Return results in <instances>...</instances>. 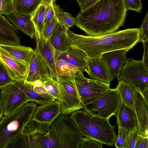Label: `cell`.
<instances>
[{
  "instance_id": "cell-1",
  "label": "cell",
  "mask_w": 148,
  "mask_h": 148,
  "mask_svg": "<svg viewBox=\"0 0 148 148\" xmlns=\"http://www.w3.org/2000/svg\"><path fill=\"white\" fill-rule=\"evenodd\" d=\"M127 11L124 0H99L79 13L75 25L88 36L110 34L124 25Z\"/></svg>"
},
{
  "instance_id": "cell-2",
  "label": "cell",
  "mask_w": 148,
  "mask_h": 148,
  "mask_svg": "<svg viewBox=\"0 0 148 148\" xmlns=\"http://www.w3.org/2000/svg\"><path fill=\"white\" fill-rule=\"evenodd\" d=\"M68 33L72 45L83 51L88 58L100 57L105 53L117 50L129 51L140 42V27L98 36L78 34L69 29Z\"/></svg>"
},
{
  "instance_id": "cell-3",
  "label": "cell",
  "mask_w": 148,
  "mask_h": 148,
  "mask_svg": "<svg viewBox=\"0 0 148 148\" xmlns=\"http://www.w3.org/2000/svg\"><path fill=\"white\" fill-rule=\"evenodd\" d=\"M70 116L83 136L108 146L114 145L117 137L115 132L116 125L110 124V119L91 115L84 110L75 111Z\"/></svg>"
},
{
  "instance_id": "cell-4",
  "label": "cell",
  "mask_w": 148,
  "mask_h": 148,
  "mask_svg": "<svg viewBox=\"0 0 148 148\" xmlns=\"http://www.w3.org/2000/svg\"><path fill=\"white\" fill-rule=\"evenodd\" d=\"M36 107L35 103L27 102L12 113L2 117L0 121V148H5L10 141L23 132Z\"/></svg>"
},
{
  "instance_id": "cell-5",
  "label": "cell",
  "mask_w": 148,
  "mask_h": 148,
  "mask_svg": "<svg viewBox=\"0 0 148 148\" xmlns=\"http://www.w3.org/2000/svg\"><path fill=\"white\" fill-rule=\"evenodd\" d=\"M117 79L118 81L127 82L140 91L146 99L148 97V68L142 60L129 58Z\"/></svg>"
},
{
  "instance_id": "cell-6",
  "label": "cell",
  "mask_w": 148,
  "mask_h": 148,
  "mask_svg": "<svg viewBox=\"0 0 148 148\" xmlns=\"http://www.w3.org/2000/svg\"><path fill=\"white\" fill-rule=\"evenodd\" d=\"M58 137L59 148H79L83 136L73 121L62 114L50 124Z\"/></svg>"
},
{
  "instance_id": "cell-7",
  "label": "cell",
  "mask_w": 148,
  "mask_h": 148,
  "mask_svg": "<svg viewBox=\"0 0 148 148\" xmlns=\"http://www.w3.org/2000/svg\"><path fill=\"white\" fill-rule=\"evenodd\" d=\"M78 70L73 77L81 102L84 106L98 99L109 91L110 83L85 77Z\"/></svg>"
},
{
  "instance_id": "cell-8",
  "label": "cell",
  "mask_w": 148,
  "mask_h": 148,
  "mask_svg": "<svg viewBox=\"0 0 148 148\" xmlns=\"http://www.w3.org/2000/svg\"><path fill=\"white\" fill-rule=\"evenodd\" d=\"M59 93L61 113L66 115L84 109L75 85L73 76L58 77L56 79Z\"/></svg>"
},
{
  "instance_id": "cell-9",
  "label": "cell",
  "mask_w": 148,
  "mask_h": 148,
  "mask_svg": "<svg viewBox=\"0 0 148 148\" xmlns=\"http://www.w3.org/2000/svg\"><path fill=\"white\" fill-rule=\"evenodd\" d=\"M121 102L116 89H111L99 98L84 106V110L91 115L110 119L115 115Z\"/></svg>"
},
{
  "instance_id": "cell-10",
  "label": "cell",
  "mask_w": 148,
  "mask_h": 148,
  "mask_svg": "<svg viewBox=\"0 0 148 148\" xmlns=\"http://www.w3.org/2000/svg\"><path fill=\"white\" fill-rule=\"evenodd\" d=\"M1 89V97L4 116L11 114L24 104L29 101L20 88L19 81H14Z\"/></svg>"
},
{
  "instance_id": "cell-11",
  "label": "cell",
  "mask_w": 148,
  "mask_h": 148,
  "mask_svg": "<svg viewBox=\"0 0 148 148\" xmlns=\"http://www.w3.org/2000/svg\"><path fill=\"white\" fill-rule=\"evenodd\" d=\"M51 78L46 62L36 48L32 54L26 81L32 83L40 80L42 82Z\"/></svg>"
},
{
  "instance_id": "cell-12",
  "label": "cell",
  "mask_w": 148,
  "mask_h": 148,
  "mask_svg": "<svg viewBox=\"0 0 148 148\" xmlns=\"http://www.w3.org/2000/svg\"><path fill=\"white\" fill-rule=\"evenodd\" d=\"M0 60L5 66L13 80H26L29 69L28 64L14 58L1 48Z\"/></svg>"
},
{
  "instance_id": "cell-13",
  "label": "cell",
  "mask_w": 148,
  "mask_h": 148,
  "mask_svg": "<svg viewBox=\"0 0 148 148\" xmlns=\"http://www.w3.org/2000/svg\"><path fill=\"white\" fill-rule=\"evenodd\" d=\"M54 56L55 60H64L77 67L82 72H85L88 74L89 72L88 57L83 51L72 45L65 51L55 49Z\"/></svg>"
},
{
  "instance_id": "cell-14",
  "label": "cell",
  "mask_w": 148,
  "mask_h": 148,
  "mask_svg": "<svg viewBox=\"0 0 148 148\" xmlns=\"http://www.w3.org/2000/svg\"><path fill=\"white\" fill-rule=\"evenodd\" d=\"M35 37L36 47L46 62L51 77L56 80L58 75L55 60V49L49 40L45 38L42 33L36 31Z\"/></svg>"
},
{
  "instance_id": "cell-15",
  "label": "cell",
  "mask_w": 148,
  "mask_h": 148,
  "mask_svg": "<svg viewBox=\"0 0 148 148\" xmlns=\"http://www.w3.org/2000/svg\"><path fill=\"white\" fill-rule=\"evenodd\" d=\"M148 100L141 92L135 88L134 109L137 117L138 133L148 135Z\"/></svg>"
},
{
  "instance_id": "cell-16",
  "label": "cell",
  "mask_w": 148,
  "mask_h": 148,
  "mask_svg": "<svg viewBox=\"0 0 148 148\" xmlns=\"http://www.w3.org/2000/svg\"><path fill=\"white\" fill-rule=\"evenodd\" d=\"M129 51L121 49L107 52L103 54L101 57L105 61L113 79L117 78L127 59L126 57Z\"/></svg>"
},
{
  "instance_id": "cell-17",
  "label": "cell",
  "mask_w": 148,
  "mask_h": 148,
  "mask_svg": "<svg viewBox=\"0 0 148 148\" xmlns=\"http://www.w3.org/2000/svg\"><path fill=\"white\" fill-rule=\"evenodd\" d=\"M88 64L90 78L110 84L113 80L106 62L101 56L88 58Z\"/></svg>"
},
{
  "instance_id": "cell-18",
  "label": "cell",
  "mask_w": 148,
  "mask_h": 148,
  "mask_svg": "<svg viewBox=\"0 0 148 148\" xmlns=\"http://www.w3.org/2000/svg\"><path fill=\"white\" fill-rule=\"evenodd\" d=\"M61 113L60 103L55 100L37 107L32 118L40 122L51 124Z\"/></svg>"
},
{
  "instance_id": "cell-19",
  "label": "cell",
  "mask_w": 148,
  "mask_h": 148,
  "mask_svg": "<svg viewBox=\"0 0 148 148\" xmlns=\"http://www.w3.org/2000/svg\"><path fill=\"white\" fill-rule=\"evenodd\" d=\"M114 116L117 119L118 126L123 127L129 132L138 128V120L134 109L121 101Z\"/></svg>"
},
{
  "instance_id": "cell-20",
  "label": "cell",
  "mask_w": 148,
  "mask_h": 148,
  "mask_svg": "<svg viewBox=\"0 0 148 148\" xmlns=\"http://www.w3.org/2000/svg\"><path fill=\"white\" fill-rule=\"evenodd\" d=\"M69 29L68 27L58 20L49 40L55 49L65 51L72 45L68 33Z\"/></svg>"
},
{
  "instance_id": "cell-21",
  "label": "cell",
  "mask_w": 148,
  "mask_h": 148,
  "mask_svg": "<svg viewBox=\"0 0 148 148\" xmlns=\"http://www.w3.org/2000/svg\"><path fill=\"white\" fill-rule=\"evenodd\" d=\"M0 44L20 45L17 29L5 16L0 14Z\"/></svg>"
},
{
  "instance_id": "cell-22",
  "label": "cell",
  "mask_w": 148,
  "mask_h": 148,
  "mask_svg": "<svg viewBox=\"0 0 148 148\" xmlns=\"http://www.w3.org/2000/svg\"><path fill=\"white\" fill-rule=\"evenodd\" d=\"M5 16L16 29H18L32 38L35 37L36 31L31 15L23 16L14 12Z\"/></svg>"
},
{
  "instance_id": "cell-23",
  "label": "cell",
  "mask_w": 148,
  "mask_h": 148,
  "mask_svg": "<svg viewBox=\"0 0 148 148\" xmlns=\"http://www.w3.org/2000/svg\"><path fill=\"white\" fill-rule=\"evenodd\" d=\"M0 48L14 58L28 65L34 50L31 48L20 45L0 44Z\"/></svg>"
},
{
  "instance_id": "cell-24",
  "label": "cell",
  "mask_w": 148,
  "mask_h": 148,
  "mask_svg": "<svg viewBox=\"0 0 148 148\" xmlns=\"http://www.w3.org/2000/svg\"><path fill=\"white\" fill-rule=\"evenodd\" d=\"M21 89L26 95L29 101L35 102L42 105L56 100L52 96H48L40 94L34 90L31 83L25 81H19Z\"/></svg>"
},
{
  "instance_id": "cell-25",
  "label": "cell",
  "mask_w": 148,
  "mask_h": 148,
  "mask_svg": "<svg viewBox=\"0 0 148 148\" xmlns=\"http://www.w3.org/2000/svg\"><path fill=\"white\" fill-rule=\"evenodd\" d=\"M116 88L120 97L121 101L134 109L135 88L127 82L120 81H118Z\"/></svg>"
},
{
  "instance_id": "cell-26",
  "label": "cell",
  "mask_w": 148,
  "mask_h": 148,
  "mask_svg": "<svg viewBox=\"0 0 148 148\" xmlns=\"http://www.w3.org/2000/svg\"><path fill=\"white\" fill-rule=\"evenodd\" d=\"M14 12L23 16L32 15L40 4L42 0H13Z\"/></svg>"
},
{
  "instance_id": "cell-27",
  "label": "cell",
  "mask_w": 148,
  "mask_h": 148,
  "mask_svg": "<svg viewBox=\"0 0 148 148\" xmlns=\"http://www.w3.org/2000/svg\"><path fill=\"white\" fill-rule=\"evenodd\" d=\"M50 124L40 122L32 118L25 127L23 133L26 136L36 133L45 135L49 132Z\"/></svg>"
},
{
  "instance_id": "cell-28",
  "label": "cell",
  "mask_w": 148,
  "mask_h": 148,
  "mask_svg": "<svg viewBox=\"0 0 148 148\" xmlns=\"http://www.w3.org/2000/svg\"><path fill=\"white\" fill-rule=\"evenodd\" d=\"M55 62L58 77H68L73 76L77 71L79 70L77 67L70 64L64 60H55Z\"/></svg>"
},
{
  "instance_id": "cell-29",
  "label": "cell",
  "mask_w": 148,
  "mask_h": 148,
  "mask_svg": "<svg viewBox=\"0 0 148 148\" xmlns=\"http://www.w3.org/2000/svg\"><path fill=\"white\" fill-rule=\"evenodd\" d=\"M45 6L40 4L31 15L35 31L42 33L44 24Z\"/></svg>"
},
{
  "instance_id": "cell-30",
  "label": "cell",
  "mask_w": 148,
  "mask_h": 148,
  "mask_svg": "<svg viewBox=\"0 0 148 148\" xmlns=\"http://www.w3.org/2000/svg\"><path fill=\"white\" fill-rule=\"evenodd\" d=\"M59 143L57 136L54 130L50 127L48 133L44 135L41 148H59Z\"/></svg>"
},
{
  "instance_id": "cell-31",
  "label": "cell",
  "mask_w": 148,
  "mask_h": 148,
  "mask_svg": "<svg viewBox=\"0 0 148 148\" xmlns=\"http://www.w3.org/2000/svg\"><path fill=\"white\" fill-rule=\"evenodd\" d=\"M43 86L47 92L59 101V93L58 82L53 78L42 82Z\"/></svg>"
},
{
  "instance_id": "cell-32",
  "label": "cell",
  "mask_w": 148,
  "mask_h": 148,
  "mask_svg": "<svg viewBox=\"0 0 148 148\" xmlns=\"http://www.w3.org/2000/svg\"><path fill=\"white\" fill-rule=\"evenodd\" d=\"M29 148L27 138L23 132L10 141L5 147V148Z\"/></svg>"
},
{
  "instance_id": "cell-33",
  "label": "cell",
  "mask_w": 148,
  "mask_h": 148,
  "mask_svg": "<svg viewBox=\"0 0 148 148\" xmlns=\"http://www.w3.org/2000/svg\"><path fill=\"white\" fill-rule=\"evenodd\" d=\"M60 9L59 5L56 3L54 4L53 2L45 6L44 25L50 22L53 18L58 16V12Z\"/></svg>"
},
{
  "instance_id": "cell-34",
  "label": "cell",
  "mask_w": 148,
  "mask_h": 148,
  "mask_svg": "<svg viewBox=\"0 0 148 148\" xmlns=\"http://www.w3.org/2000/svg\"><path fill=\"white\" fill-rule=\"evenodd\" d=\"M14 81L10 75L5 66L0 60V89Z\"/></svg>"
},
{
  "instance_id": "cell-35",
  "label": "cell",
  "mask_w": 148,
  "mask_h": 148,
  "mask_svg": "<svg viewBox=\"0 0 148 148\" xmlns=\"http://www.w3.org/2000/svg\"><path fill=\"white\" fill-rule=\"evenodd\" d=\"M58 18L59 21L62 23L69 28L76 25V18L73 17L70 13L64 12L61 8L58 12Z\"/></svg>"
},
{
  "instance_id": "cell-36",
  "label": "cell",
  "mask_w": 148,
  "mask_h": 148,
  "mask_svg": "<svg viewBox=\"0 0 148 148\" xmlns=\"http://www.w3.org/2000/svg\"><path fill=\"white\" fill-rule=\"evenodd\" d=\"M44 135L40 133H34L27 136L29 148H41L42 140Z\"/></svg>"
},
{
  "instance_id": "cell-37",
  "label": "cell",
  "mask_w": 148,
  "mask_h": 148,
  "mask_svg": "<svg viewBox=\"0 0 148 148\" xmlns=\"http://www.w3.org/2000/svg\"><path fill=\"white\" fill-rule=\"evenodd\" d=\"M102 144L92 138L82 137L79 148H102Z\"/></svg>"
},
{
  "instance_id": "cell-38",
  "label": "cell",
  "mask_w": 148,
  "mask_h": 148,
  "mask_svg": "<svg viewBox=\"0 0 148 148\" xmlns=\"http://www.w3.org/2000/svg\"><path fill=\"white\" fill-rule=\"evenodd\" d=\"M58 21V16H56L44 25L42 34L46 39L49 40Z\"/></svg>"
},
{
  "instance_id": "cell-39",
  "label": "cell",
  "mask_w": 148,
  "mask_h": 148,
  "mask_svg": "<svg viewBox=\"0 0 148 148\" xmlns=\"http://www.w3.org/2000/svg\"><path fill=\"white\" fill-rule=\"evenodd\" d=\"M138 134V128L130 131L124 141L122 148H134Z\"/></svg>"
},
{
  "instance_id": "cell-40",
  "label": "cell",
  "mask_w": 148,
  "mask_h": 148,
  "mask_svg": "<svg viewBox=\"0 0 148 148\" xmlns=\"http://www.w3.org/2000/svg\"><path fill=\"white\" fill-rule=\"evenodd\" d=\"M140 28V42L143 43L148 40V12L143 20Z\"/></svg>"
},
{
  "instance_id": "cell-41",
  "label": "cell",
  "mask_w": 148,
  "mask_h": 148,
  "mask_svg": "<svg viewBox=\"0 0 148 148\" xmlns=\"http://www.w3.org/2000/svg\"><path fill=\"white\" fill-rule=\"evenodd\" d=\"M118 136L114 145L117 148H122L123 145L129 132L123 127L118 126Z\"/></svg>"
},
{
  "instance_id": "cell-42",
  "label": "cell",
  "mask_w": 148,
  "mask_h": 148,
  "mask_svg": "<svg viewBox=\"0 0 148 148\" xmlns=\"http://www.w3.org/2000/svg\"><path fill=\"white\" fill-rule=\"evenodd\" d=\"M127 10H132L138 13L141 12L142 5L141 0H124Z\"/></svg>"
},
{
  "instance_id": "cell-43",
  "label": "cell",
  "mask_w": 148,
  "mask_h": 148,
  "mask_svg": "<svg viewBox=\"0 0 148 148\" xmlns=\"http://www.w3.org/2000/svg\"><path fill=\"white\" fill-rule=\"evenodd\" d=\"M2 8L0 14H8L14 12L13 0H2Z\"/></svg>"
},
{
  "instance_id": "cell-44",
  "label": "cell",
  "mask_w": 148,
  "mask_h": 148,
  "mask_svg": "<svg viewBox=\"0 0 148 148\" xmlns=\"http://www.w3.org/2000/svg\"><path fill=\"white\" fill-rule=\"evenodd\" d=\"M148 135H142L138 134L134 148H148Z\"/></svg>"
},
{
  "instance_id": "cell-45",
  "label": "cell",
  "mask_w": 148,
  "mask_h": 148,
  "mask_svg": "<svg viewBox=\"0 0 148 148\" xmlns=\"http://www.w3.org/2000/svg\"><path fill=\"white\" fill-rule=\"evenodd\" d=\"M143 43V45L144 53L142 61L144 64L148 68V40Z\"/></svg>"
},
{
  "instance_id": "cell-46",
  "label": "cell",
  "mask_w": 148,
  "mask_h": 148,
  "mask_svg": "<svg viewBox=\"0 0 148 148\" xmlns=\"http://www.w3.org/2000/svg\"><path fill=\"white\" fill-rule=\"evenodd\" d=\"M33 89L38 93L48 96H52L50 95L44 88L43 86H33Z\"/></svg>"
},
{
  "instance_id": "cell-47",
  "label": "cell",
  "mask_w": 148,
  "mask_h": 148,
  "mask_svg": "<svg viewBox=\"0 0 148 148\" xmlns=\"http://www.w3.org/2000/svg\"><path fill=\"white\" fill-rule=\"evenodd\" d=\"M99 0H86L81 11H83L93 5Z\"/></svg>"
},
{
  "instance_id": "cell-48",
  "label": "cell",
  "mask_w": 148,
  "mask_h": 148,
  "mask_svg": "<svg viewBox=\"0 0 148 148\" xmlns=\"http://www.w3.org/2000/svg\"><path fill=\"white\" fill-rule=\"evenodd\" d=\"M56 0H42L40 4L46 6L50 4L52 2L53 3Z\"/></svg>"
},
{
  "instance_id": "cell-49",
  "label": "cell",
  "mask_w": 148,
  "mask_h": 148,
  "mask_svg": "<svg viewBox=\"0 0 148 148\" xmlns=\"http://www.w3.org/2000/svg\"><path fill=\"white\" fill-rule=\"evenodd\" d=\"M3 108L1 99V94L0 92V121L2 118L3 117Z\"/></svg>"
},
{
  "instance_id": "cell-50",
  "label": "cell",
  "mask_w": 148,
  "mask_h": 148,
  "mask_svg": "<svg viewBox=\"0 0 148 148\" xmlns=\"http://www.w3.org/2000/svg\"><path fill=\"white\" fill-rule=\"evenodd\" d=\"M78 2L80 8V10H81L82 7L86 0H76Z\"/></svg>"
},
{
  "instance_id": "cell-51",
  "label": "cell",
  "mask_w": 148,
  "mask_h": 148,
  "mask_svg": "<svg viewBox=\"0 0 148 148\" xmlns=\"http://www.w3.org/2000/svg\"><path fill=\"white\" fill-rule=\"evenodd\" d=\"M2 0H0V14L1 10L2 8Z\"/></svg>"
}]
</instances>
